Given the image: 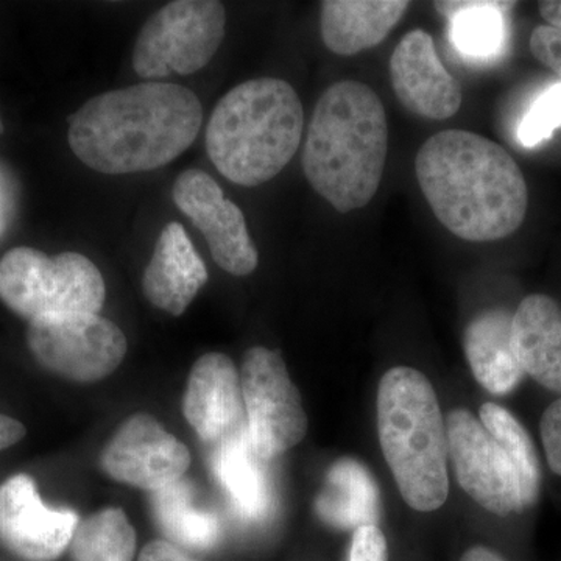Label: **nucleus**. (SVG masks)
<instances>
[{
    "mask_svg": "<svg viewBox=\"0 0 561 561\" xmlns=\"http://www.w3.org/2000/svg\"><path fill=\"white\" fill-rule=\"evenodd\" d=\"M202 103L180 84L146 81L103 92L69 119V146L92 171L150 172L184 153L201 133Z\"/></svg>",
    "mask_w": 561,
    "mask_h": 561,
    "instance_id": "nucleus-1",
    "label": "nucleus"
},
{
    "mask_svg": "<svg viewBox=\"0 0 561 561\" xmlns=\"http://www.w3.org/2000/svg\"><path fill=\"white\" fill-rule=\"evenodd\" d=\"M416 180L446 230L468 242L501 241L526 219L529 192L511 153L478 133L431 136L415 158Z\"/></svg>",
    "mask_w": 561,
    "mask_h": 561,
    "instance_id": "nucleus-2",
    "label": "nucleus"
},
{
    "mask_svg": "<svg viewBox=\"0 0 561 561\" xmlns=\"http://www.w3.org/2000/svg\"><path fill=\"white\" fill-rule=\"evenodd\" d=\"M389 125L381 99L368 84L345 80L320 95L302 149V171L335 210L365 208L381 186Z\"/></svg>",
    "mask_w": 561,
    "mask_h": 561,
    "instance_id": "nucleus-3",
    "label": "nucleus"
},
{
    "mask_svg": "<svg viewBox=\"0 0 561 561\" xmlns=\"http://www.w3.org/2000/svg\"><path fill=\"white\" fill-rule=\"evenodd\" d=\"M302 127L305 111L290 83L272 77L243 81L210 114L206 151L231 183L260 186L294 160Z\"/></svg>",
    "mask_w": 561,
    "mask_h": 561,
    "instance_id": "nucleus-4",
    "label": "nucleus"
},
{
    "mask_svg": "<svg viewBox=\"0 0 561 561\" xmlns=\"http://www.w3.org/2000/svg\"><path fill=\"white\" fill-rule=\"evenodd\" d=\"M378 431L383 457L409 507L434 512L448 500V435L430 379L409 367L382 376Z\"/></svg>",
    "mask_w": 561,
    "mask_h": 561,
    "instance_id": "nucleus-5",
    "label": "nucleus"
},
{
    "mask_svg": "<svg viewBox=\"0 0 561 561\" xmlns=\"http://www.w3.org/2000/svg\"><path fill=\"white\" fill-rule=\"evenodd\" d=\"M105 280L84 254L47 256L32 247H16L0 260V300L28 321L68 313H99Z\"/></svg>",
    "mask_w": 561,
    "mask_h": 561,
    "instance_id": "nucleus-6",
    "label": "nucleus"
},
{
    "mask_svg": "<svg viewBox=\"0 0 561 561\" xmlns=\"http://www.w3.org/2000/svg\"><path fill=\"white\" fill-rule=\"evenodd\" d=\"M227 11L217 0H175L158 10L140 28L133 68L144 80L205 68L225 38Z\"/></svg>",
    "mask_w": 561,
    "mask_h": 561,
    "instance_id": "nucleus-7",
    "label": "nucleus"
},
{
    "mask_svg": "<svg viewBox=\"0 0 561 561\" xmlns=\"http://www.w3.org/2000/svg\"><path fill=\"white\" fill-rule=\"evenodd\" d=\"M27 345L44 370L73 382L102 381L119 367L128 348L121 328L99 313L33 320Z\"/></svg>",
    "mask_w": 561,
    "mask_h": 561,
    "instance_id": "nucleus-8",
    "label": "nucleus"
},
{
    "mask_svg": "<svg viewBox=\"0 0 561 561\" xmlns=\"http://www.w3.org/2000/svg\"><path fill=\"white\" fill-rule=\"evenodd\" d=\"M241 381L254 453L271 460L297 446L308 432V416L278 351L264 346L247 351Z\"/></svg>",
    "mask_w": 561,
    "mask_h": 561,
    "instance_id": "nucleus-9",
    "label": "nucleus"
},
{
    "mask_svg": "<svg viewBox=\"0 0 561 561\" xmlns=\"http://www.w3.org/2000/svg\"><path fill=\"white\" fill-rule=\"evenodd\" d=\"M446 435L457 481L472 500L497 516L524 511L515 463L481 420L456 409L446 420Z\"/></svg>",
    "mask_w": 561,
    "mask_h": 561,
    "instance_id": "nucleus-10",
    "label": "nucleus"
},
{
    "mask_svg": "<svg viewBox=\"0 0 561 561\" xmlns=\"http://www.w3.org/2000/svg\"><path fill=\"white\" fill-rule=\"evenodd\" d=\"M173 202L208 242L210 256L225 272L247 276L256 271L260 253L247 228L245 216L225 197L216 180L201 169L181 172Z\"/></svg>",
    "mask_w": 561,
    "mask_h": 561,
    "instance_id": "nucleus-11",
    "label": "nucleus"
},
{
    "mask_svg": "<svg viewBox=\"0 0 561 561\" xmlns=\"http://www.w3.org/2000/svg\"><path fill=\"white\" fill-rule=\"evenodd\" d=\"M101 465L114 481L154 493L183 479L191 453L154 416L136 413L103 448Z\"/></svg>",
    "mask_w": 561,
    "mask_h": 561,
    "instance_id": "nucleus-12",
    "label": "nucleus"
},
{
    "mask_svg": "<svg viewBox=\"0 0 561 561\" xmlns=\"http://www.w3.org/2000/svg\"><path fill=\"white\" fill-rule=\"evenodd\" d=\"M79 523L76 512L44 504L31 476L16 474L0 485V545L22 561L60 559Z\"/></svg>",
    "mask_w": 561,
    "mask_h": 561,
    "instance_id": "nucleus-13",
    "label": "nucleus"
},
{
    "mask_svg": "<svg viewBox=\"0 0 561 561\" xmlns=\"http://www.w3.org/2000/svg\"><path fill=\"white\" fill-rule=\"evenodd\" d=\"M183 413L209 445L219 446L249 431L241 375L227 354L208 353L195 362L184 391Z\"/></svg>",
    "mask_w": 561,
    "mask_h": 561,
    "instance_id": "nucleus-14",
    "label": "nucleus"
},
{
    "mask_svg": "<svg viewBox=\"0 0 561 561\" xmlns=\"http://www.w3.org/2000/svg\"><path fill=\"white\" fill-rule=\"evenodd\" d=\"M390 80L404 108L430 121H445L461 106L459 81L446 70L430 33L402 36L390 58Z\"/></svg>",
    "mask_w": 561,
    "mask_h": 561,
    "instance_id": "nucleus-15",
    "label": "nucleus"
},
{
    "mask_svg": "<svg viewBox=\"0 0 561 561\" xmlns=\"http://www.w3.org/2000/svg\"><path fill=\"white\" fill-rule=\"evenodd\" d=\"M208 279V268L183 225H165L144 272L142 289L151 305L179 317Z\"/></svg>",
    "mask_w": 561,
    "mask_h": 561,
    "instance_id": "nucleus-16",
    "label": "nucleus"
},
{
    "mask_svg": "<svg viewBox=\"0 0 561 561\" xmlns=\"http://www.w3.org/2000/svg\"><path fill=\"white\" fill-rule=\"evenodd\" d=\"M512 343L524 375L561 393V308L548 295L524 298L512 319Z\"/></svg>",
    "mask_w": 561,
    "mask_h": 561,
    "instance_id": "nucleus-17",
    "label": "nucleus"
},
{
    "mask_svg": "<svg viewBox=\"0 0 561 561\" xmlns=\"http://www.w3.org/2000/svg\"><path fill=\"white\" fill-rule=\"evenodd\" d=\"M411 7L408 0H324L321 2V39L341 57L378 46Z\"/></svg>",
    "mask_w": 561,
    "mask_h": 561,
    "instance_id": "nucleus-18",
    "label": "nucleus"
},
{
    "mask_svg": "<svg viewBox=\"0 0 561 561\" xmlns=\"http://www.w3.org/2000/svg\"><path fill=\"white\" fill-rule=\"evenodd\" d=\"M512 319L507 309H489L476 316L465 330L463 348L472 375L493 394L511 393L524 378L513 351Z\"/></svg>",
    "mask_w": 561,
    "mask_h": 561,
    "instance_id": "nucleus-19",
    "label": "nucleus"
},
{
    "mask_svg": "<svg viewBox=\"0 0 561 561\" xmlns=\"http://www.w3.org/2000/svg\"><path fill=\"white\" fill-rule=\"evenodd\" d=\"M262 460L251 446L249 431L216 446L213 467L236 512L247 522H260L272 507V486Z\"/></svg>",
    "mask_w": 561,
    "mask_h": 561,
    "instance_id": "nucleus-20",
    "label": "nucleus"
},
{
    "mask_svg": "<svg viewBox=\"0 0 561 561\" xmlns=\"http://www.w3.org/2000/svg\"><path fill=\"white\" fill-rule=\"evenodd\" d=\"M316 511L324 523L339 529L376 526L378 489L367 468L357 460H339L328 472Z\"/></svg>",
    "mask_w": 561,
    "mask_h": 561,
    "instance_id": "nucleus-21",
    "label": "nucleus"
},
{
    "mask_svg": "<svg viewBox=\"0 0 561 561\" xmlns=\"http://www.w3.org/2000/svg\"><path fill=\"white\" fill-rule=\"evenodd\" d=\"M435 10L449 22V39L461 57L489 61L504 49L507 38L505 11L513 3L496 0H446Z\"/></svg>",
    "mask_w": 561,
    "mask_h": 561,
    "instance_id": "nucleus-22",
    "label": "nucleus"
},
{
    "mask_svg": "<svg viewBox=\"0 0 561 561\" xmlns=\"http://www.w3.org/2000/svg\"><path fill=\"white\" fill-rule=\"evenodd\" d=\"M158 526L169 542L192 551H206L216 545L220 526L216 515L195 502L191 483L181 481L154 491L151 496Z\"/></svg>",
    "mask_w": 561,
    "mask_h": 561,
    "instance_id": "nucleus-23",
    "label": "nucleus"
},
{
    "mask_svg": "<svg viewBox=\"0 0 561 561\" xmlns=\"http://www.w3.org/2000/svg\"><path fill=\"white\" fill-rule=\"evenodd\" d=\"M136 531L121 508H105L79 523L70 541L76 561H135Z\"/></svg>",
    "mask_w": 561,
    "mask_h": 561,
    "instance_id": "nucleus-24",
    "label": "nucleus"
},
{
    "mask_svg": "<svg viewBox=\"0 0 561 561\" xmlns=\"http://www.w3.org/2000/svg\"><path fill=\"white\" fill-rule=\"evenodd\" d=\"M481 421L485 430L507 451L522 483L523 508L531 507L540 493V463L530 435L507 409L486 402L481 408Z\"/></svg>",
    "mask_w": 561,
    "mask_h": 561,
    "instance_id": "nucleus-25",
    "label": "nucleus"
},
{
    "mask_svg": "<svg viewBox=\"0 0 561 561\" xmlns=\"http://www.w3.org/2000/svg\"><path fill=\"white\" fill-rule=\"evenodd\" d=\"M561 128V81L551 84L535 99L518 125L519 144L527 149L551 139Z\"/></svg>",
    "mask_w": 561,
    "mask_h": 561,
    "instance_id": "nucleus-26",
    "label": "nucleus"
},
{
    "mask_svg": "<svg viewBox=\"0 0 561 561\" xmlns=\"http://www.w3.org/2000/svg\"><path fill=\"white\" fill-rule=\"evenodd\" d=\"M540 431L549 467L561 476V398L542 413Z\"/></svg>",
    "mask_w": 561,
    "mask_h": 561,
    "instance_id": "nucleus-27",
    "label": "nucleus"
},
{
    "mask_svg": "<svg viewBox=\"0 0 561 561\" xmlns=\"http://www.w3.org/2000/svg\"><path fill=\"white\" fill-rule=\"evenodd\" d=\"M531 55L561 79V31L540 25L530 36Z\"/></svg>",
    "mask_w": 561,
    "mask_h": 561,
    "instance_id": "nucleus-28",
    "label": "nucleus"
},
{
    "mask_svg": "<svg viewBox=\"0 0 561 561\" xmlns=\"http://www.w3.org/2000/svg\"><path fill=\"white\" fill-rule=\"evenodd\" d=\"M348 561H387V541L378 526L354 530Z\"/></svg>",
    "mask_w": 561,
    "mask_h": 561,
    "instance_id": "nucleus-29",
    "label": "nucleus"
},
{
    "mask_svg": "<svg viewBox=\"0 0 561 561\" xmlns=\"http://www.w3.org/2000/svg\"><path fill=\"white\" fill-rule=\"evenodd\" d=\"M138 561H198L187 556L179 546L164 540L149 542L139 553Z\"/></svg>",
    "mask_w": 561,
    "mask_h": 561,
    "instance_id": "nucleus-30",
    "label": "nucleus"
},
{
    "mask_svg": "<svg viewBox=\"0 0 561 561\" xmlns=\"http://www.w3.org/2000/svg\"><path fill=\"white\" fill-rule=\"evenodd\" d=\"M25 426L20 421L0 413V451L9 449L25 437Z\"/></svg>",
    "mask_w": 561,
    "mask_h": 561,
    "instance_id": "nucleus-31",
    "label": "nucleus"
},
{
    "mask_svg": "<svg viewBox=\"0 0 561 561\" xmlns=\"http://www.w3.org/2000/svg\"><path fill=\"white\" fill-rule=\"evenodd\" d=\"M540 14L542 20L551 27L561 31V0H545L540 2Z\"/></svg>",
    "mask_w": 561,
    "mask_h": 561,
    "instance_id": "nucleus-32",
    "label": "nucleus"
},
{
    "mask_svg": "<svg viewBox=\"0 0 561 561\" xmlns=\"http://www.w3.org/2000/svg\"><path fill=\"white\" fill-rule=\"evenodd\" d=\"M460 561H505L501 556H497L496 552L491 551L489 548H483V546H476V548H471L470 551L463 553Z\"/></svg>",
    "mask_w": 561,
    "mask_h": 561,
    "instance_id": "nucleus-33",
    "label": "nucleus"
},
{
    "mask_svg": "<svg viewBox=\"0 0 561 561\" xmlns=\"http://www.w3.org/2000/svg\"><path fill=\"white\" fill-rule=\"evenodd\" d=\"M3 130L2 119H0V133Z\"/></svg>",
    "mask_w": 561,
    "mask_h": 561,
    "instance_id": "nucleus-34",
    "label": "nucleus"
}]
</instances>
